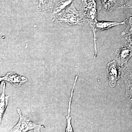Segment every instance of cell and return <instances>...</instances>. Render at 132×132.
<instances>
[{
  "label": "cell",
  "instance_id": "6da1fadb",
  "mask_svg": "<svg viewBox=\"0 0 132 132\" xmlns=\"http://www.w3.org/2000/svg\"><path fill=\"white\" fill-rule=\"evenodd\" d=\"M52 20L65 27L73 25L82 26L87 21L82 12L76 9L73 3L59 13L52 16Z\"/></svg>",
  "mask_w": 132,
  "mask_h": 132
},
{
  "label": "cell",
  "instance_id": "7a4b0ae2",
  "mask_svg": "<svg viewBox=\"0 0 132 132\" xmlns=\"http://www.w3.org/2000/svg\"><path fill=\"white\" fill-rule=\"evenodd\" d=\"M81 9L90 28L92 27L97 21L99 12L102 10L98 0H82Z\"/></svg>",
  "mask_w": 132,
  "mask_h": 132
},
{
  "label": "cell",
  "instance_id": "3957f363",
  "mask_svg": "<svg viewBox=\"0 0 132 132\" xmlns=\"http://www.w3.org/2000/svg\"><path fill=\"white\" fill-rule=\"evenodd\" d=\"M17 111L20 116V119L18 123L12 129L11 132H26L31 130H34L35 132H40L41 128H45L44 126L36 125L23 116L19 108H17Z\"/></svg>",
  "mask_w": 132,
  "mask_h": 132
},
{
  "label": "cell",
  "instance_id": "277c9868",
  "mask_svg": "<svg viewBox=\"0 0 132 132\" xmlns=\"http://www.w3.org/2000/svg\"><path fill=\"white\" fill-rule=\"evenodd\" d=\"M106 71L108 78L109 85L111 88L115 86L117 81L121 77V71L115 60L109 62Z\"/></svg>",
  "mask_w": 132,
  "mask_h": 132
},
{
  "label": "cell",
  "instance_id": "5b68a950",
  "mask_svg": "<svg viewBox=\"0 0 132 132\" xmlns=\"http://www.w3.org/2000/svg\"><path fill=\"white\" fill-rule=\"evenodd\" d=\"M116 59L120 68L127 65L128 61L132 57V45L126 43L125 45L115 52Z\"/></svg>",
  "mask_w": 132,
  "mask_h": 132
},
{
  "label": "cell",
  "instance_id": "8992f818",
  "mask_svg": "<svg viewBox=\"0 0 132 132\" xmlns=\"http://www.w3.org/2000/svg\"><path fill=\"white\" fill-rule=\"evenodd\" d=\"M124 21L121 22H106L99 21H97L94 25L91 28L93 31L94 35V46L95 49L94 59L96 58L97 54V49L96 38V32L97 31H102L104 30H107L109 29L119 26V25H126V21Z\"/></svg>",
  "mask_w": 132,
  "mask_h": 132
},
{
  "label": "cell",
  "instance_id": "52a82bcc",
  "mask_svg": "<svg viewBox=\"0 0 132 132\" xmlns=\"http://www.w3.org/2000/svg\"><path fill=\"white\" fill-rule=\"evenodd\" d=\"M120 69L121 77L125 82L126 97L132 101V68L126 65Z\"/></svg>",
  "mask_w": 132,
  "mask_h": 132
},
{
  "label": "cell",
  "instance_id": "ba28073f",
  "mask_svg": "<svg viewBox=\"0 0 132 132\" xmlns=\"http://www.w3.org/2000/svg\"><path fill=\"white\" fill-rule=\"evenodd\" d=\"M2 80L6 81L15 87L20 86L27 81V79L25 77L20 76L12 72H9L5 76L1 77L0 81Z\"/></svg>",
  "mask_w": 132,
  "mask_h": 132
},
{
  "label": "cell",
  "instance_id": "9c48e42d",
  "mask_svg": "<svg viewBox=\"0 0 132 132\" xmlns=\"http://www.w3.org/2000/svg\"><path fill=\"white\" fill-rule=\"evenodd\" d=\"M102 10L105 13H110L115 8L120 9L121 5L119 0H98Z\"/></svg>",
  "mask_w": 132,
  "mask_h": 132
},
{
  "label": "cell",
  "instance_id": "30bf717a",
  "mask_svg": "<svg viewBox=\"0 0 132 132\" xmlns=\"http://www.w3.org/2000/svg\"><path fill=\"white\" fill-rule=\"evenodd\" d=\"M73 0H54L52 16L59 13L72 3Z\"/></svg>",
  "mask_w": 132,
  "mask_h": 132
},
{
  "label": "cell",
  "instance_id": "8fae6325",
  "mask_svg": "<svg viewBox=\"0 0 132 132\" xmlns=\"http://www.w3.org/2000/svg\"><path fill=\"white\" fill-rule=\"evenodd\" d=\"M78 78V76H76L75 80L74 83L73 85L72 89L71 91V96L70 98L69 99V104H68V114L67 116L66 117V119L67 120V127L66 129V132H73L72 127L71 124V118L70 117V112H71V102H72V98L73 95V93L74 89L75 87L76 84V81H77V79Z\"/></svg>",
  "mask_w": 132,
  "mask_h": 132
},
{
  "label": "cell",
  "instance_id": "7c38bea8",
  "mask_svg": "<svg viewBox=\"0 0 132 132\" xmlns=\"http://www.w3.org/2000/svg\"><path fill=\"white\" fill-rule=\"evenodd\" d=\"M53 0H34L37 9L40 12L49 11L52 7Z\"/></svg>",
  "mask_w": 132,
  "mask_h": 132
},
{
  "label": "cell",
  "instance_id": "4fadbf2b",
  "mask_svg": "<svg viewBox=\"0 0 132 132\" xmlns=\"http://www.w3.org/2000/svg\"><path fill=\"white\" fill-rule=\"evenodd\" d=\"M6 82H4L3 87V92L1 94L0 98V120L1 123L3 116L4 113L5 109L6 108L8 105V96H6L5 94Z\"/></svg>",
  "mask_w": 132,
  "mask_h": 132
},
{
  "label": "cell",
  "instance_id": "5bb4252c",
  "mask_svg": "<svg viewBox=\"0 0 132 132\" xmlns=\"http://www.w3.org/2000/svg\"><path fill=\"white\" fill-rule=\"evenodd\" d=\"M121 35L128 43L132 45V16L129 18L127 27L122 32Z\"/></svg>",
  "mask_w": 132,
  "mask_h": 132
},
{
  "label": "cell",
  "instance_id": "9a60e30c",
  "mask_svg": "<svg viewBox=\"0 0 132 132\" xmlns=\"http://www.w3.org/2000/svg\"><path fill=\"white\" fill-rule=\"evenodd\" d=\"M121 8H129L132 9V0H129L125 5H123Z\"/></svg>",
  "mask_w": 132,
  "mask_h": 132
},
{
  "label": "cell",
  "instance_id": "2e32d148",
  "mask_svg": "<svg viewBox=\"0 0 132 132\" xmlns=\"http://www.w3.org/2000/svg\"><path fill=\"white\" fill-rule=\"evenodd\" d=\"M119 1L120 2L121 4V7L120 8H121V7H122L123 5H125L129 0H119Z\"/></svg>",
  "mask_w": 132,
  "mask_h": 132
}]
</instances>
